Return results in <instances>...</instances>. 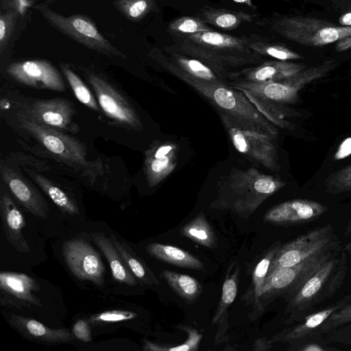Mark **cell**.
<instances>
[{
	"label": "cell",
	"instance_id": "1",
	"mask_svg": "<svg viewBox=\"0 0 351 351\" xmlns=\"http://www.w3.org/2000/svg\"><path fill=\"white\" fill-rule=\"evenodd\" d=\"M169 33L172 43L165 48L201 61L227 83L238 69L264 62L263 56L250 48V38L213 30L193 34Z\"/></svg>",
	"mask_w": 351,
	"mask_h": 351
},
{
	"label": "cell",
	"instance_id": "2",
	"mask_svg": "<svg viewBox=\"0 0 351 351\" xmlns=\"http://www.w3.org/2000/svg\"><path fill=\"white\" fill-rule=\"evenodd\" d=\"M208 99L216 108L222 122L276 138L278 130L241 90L227 82H210L186 76L178 77Z\"/></svg>",
	"mask_w": 351,
	"mask_h": 351
},
{
	"label": "cell",
	"instance_id": "3",
	"mask_svg": "<svg viewBox=\"0 0 351 351\" xmlns=\"http://www.w3.org/2000/svg\"><path fill=\"white\" fill-rule=\"evenodd\" d=\"M285 184L281 180L254 168L234 171L219 184L217 197L211 207L230 210L246 219Z\"/></svg>",
	"mask_w": 351,
	"mask_h": 351
},
{
	"label": "cell",
	"instance_id": "4",
	"mask_svg": "<svg viewBox=\"0 0 351 351\" xmlns=\"http://www.w3.org/2000/svg\"><path fill=\"white\" fill-rule=\"evenodd\" d=\"M347 253L341 251L326 261L287 302L286 324L299 322L315 306L332 298L342 286L348 271Z\"/></svg>",
	"mask_w": 351,
	"mask_h": 351
},
{
	"label": "cell",
	"instance_id": "5",
	"mask_svg": "<svg viewBox=\"0 0 351 351\" xmlns=\"http://www.w3.org/2000/svg\"><path fill=\"white\" fill-rule=\"evenodd\" d=\"M341 250V241L337 239L300 263L278 268L267 275L260 297L261 314L276 298L290 300L326 261Z\"/></svg>",
	"mask_w": 351,
	"mask_h": 351
},
{
	"label": "cell",
	"instance_id": "6",
	"mask_svg": "<svg viewBox=\"0 0 351 351\" xmlns=\"http://www.w3.org/2000/svg\"><path fill=\"white\" fill-rule=\"evenodd\" d=\"M271 27L287 40L312 47L326 45L351 36V26H338L309 16H283L274 20Z\"/></svg>",
	"mask_w": 351,
	"mask_h": 351
},
{
	"label": "cell",
	"instance_id": "7",
	"mask_svg": "<svg viewBox=\"0 0 351 351\" xmlns=\"http://www.w3.org/2000/svg\"><path fill=\"white\" fill-rule=\"evenodd\" d=\"M35 8L53 27L84 47L108 56L125 58V54L99 32L88 16L78 14L64 16L42 5Z\"/></svg>",
	"mask_w": 351,
	"mask_h": 351
},
{
	"label": "cell",
	"instance_id": "8",
	"mask_svg": "<svg viewBox=\"0 0 351 351\" xmlns=\"http://www.w3.org/2000/svg\"><path fill=\"white\" fill-rule=\"evenodd\" d=\"M336 66V61L330 60L280 81L258 83L255 86V93L261 99L278 106L295 103L299 91L305 85L324 76Z\"/></svg>",
	"mask_w": 351,
	"mask_h": 351
},
{
	"label": "cell",
	"instance_id": "9",
	"mask_svg": "<svg viewBox=\"0 0 351 351\" xmlns=\"http://www.w3.org/2000/svg\"><path fill=\"white\" fill-rule=\"evenodd\" d=\"M337 239L333 227L326 224L282 244L271 262L267 275L278 268L300 263Z\"/></svg>",
	"mask_w": 351,
	"mask_h": 351
},
{
	"label": "cell",
	"instance_id": "10",
	"mask_svg": "<svg viewBox=\"0 0 351 351\" xmlns=\"http://www.w3.org/2000/svg\"><path fill=\"white\" fill-rule=\"evenodd\" d=\"M235 149L265 168L278 171L280 169L274 138L258 132L241 129L223 122Z\"/></svg>",
	"mask_w": 351,
	"mask_h": 351
},
{
	"label": "cell",
	"instance_id": "11",
	"mask_svg": "<svg viewBox=\"0 0 351 351\" xmlns=\"http://www.w3.org/2000/svg\"><path fill=\"white\" fill-rule=\"evenodd\" d=\"M62 254L69 270L76 278L103 286L105 265L99 254L89 243L77 238L66 241Z\"/></svg>",
	"mask_w": 351,
	"mask_h": 351
},
{
	"label": "cell",
	"instance_id": "12",
	"mask_svg": "<svg viewBox=\"0 0 351 351\" xmlns=\"http://www.w3.org/2000/svg\"><path fill=\"white\" fill-rule=\"evenodd\" d=\"M20 121L50 152L68 162L84 164L86 152L77 141L54 130L52 128L36 122L23 113L19 115Z\"/></svg>",
	"mask_w": 351,
	"mask_h": 351
},
{
	"label": "cell",
	"instance_id": "13",
	"mask_svg": "<svg viewBox=\"0 0 351 351\" xmlns=\"http://www.w3.org/2000/svg\"><path fill=\"white\" fill-rule=\"evenodd\" d=\"M325 205L306 199H295L271 208L263 221L276 226H297L315 220L328 210Z\"/></svg>",
	"mask_w": 351,
	"mask_h": 351
},
{
	"label": "cell",
	"instance_id": "14",
	"mask_svg": "<svg viewBox=\"0 0 351 351\" xmlns=\"http://www.w3.org/2000/svg\"><path fill=\"white\" fill-rule=\"evenodd\" d=\"M104 112L115 121L137 128L141 122L130 104L109 83L95 73L87 75Z\"/></svg>",
	"mask_w": 351,
	"mask_h": 351
},
{
	"label": "cell",
	"instance_id": "15",
	"mask_svg": "<svg viewBox=\"0 0 351 351\" xmlns=\"http://www.w3.org/2000/svg\"><path fill=\"white\" fill-rule=\"evenodd\" d=\"M7 71L21 83L39 88L63 90L64 85L58 70L45 60H33L11 64Z\"/></svg>",
	"mask_w": 351,
	"mask_h": 351
},
{
	"label": "cell",
	"instance_id": "16",
	"mask_svg": "<svg viewBox=\"0 0 351 351\" xmlns=\"http://www.w3.org/2000/svg\"><path fill=\"white\" fill-rule=\"evenodd\" d=\"M0 289L2 304L43 306L40 300L33 293L40 290L39 284L27 274L1 271Z\"/></svg>",
	"mask_w": 351,
	"mask_h": 351
},
{
	"label": "cell",
	"instance_id": "17",
	"mask_svg": "<svg viewBox=\"0 0 351 351\" xmlns=\"http://www.w3.org/2000/svg\"><path fill=\"white\" fill-rule=\"evenodd\" d=\"M306 69L303 64L288 61L269 60L245 68L232 73L229 81H243L249 82H272L285 80Z\"/></svg>",
	"mask_w": 351,
	"mask_h": 351
},
{
	"label": "cell",
	"instance_id": "18",
	"mask_svg": "<svg viewBox=\"0 0 351 351\" xmlns=\"http://www.w3.org/2000/svg\"><path fill=\"white\" fill-rule=\"evenodd\" d=\"M177 152L178 146L170 141L156 143L147 151L145 173L149 186L159 184L173 171Z\"/></svg>",
	"mask_w": 351,
	"mask_h": 351
},
{
	"label": "cell",
	"instance_id": "19",
	"mask_svg": "<svg viewBox=\"0 0 351 351\" xmlns=\"http://www.w3.org/2000/svg\"><path fill=\"white\" fill-rule=\"evenodd\" d=\"M23 113L40 124L65 130L71 124L73 110L67 101L56 99L34 101Z\"/></svg>",
	"mask_w": 351,
	"mask_h": 351
},
{
	"label": "cell",
	"instance_id": "20",
	"mask_svg": "<svg viewBox=\"0 0 351 351\" xmlns=\"http://www.w3.org/2000/svg\"><path fill=\"white\" fill-rule=\"evenodd\" d=\"M240 271V265L237 261H233L227 270L222 287L221 298L212 319V324L218 326V330L215 337V344L224 342L228 338L226 332L229 327L228 310L237 294Z\"/></svg>",
	"mask_w": 351,
	"mask_h": 351
},
{
	"label": "cell",
	"instance_id": "21",
	"mask_svg": "<svg viewBox=\"0 0 351 351\" xmlns=\"http://www.w3.org/2000/svg\"><path fill=\"white\" fill-rule=\"evenodd\" d=\"M351 302V295H346L337 300L335 303L327 307L312 312L302 317L295 325L285 328L279 333L270 338L271 341L289 342L301 338L314 331H317L319 327L334 313Z\"/></svg>",
	"mask_w": 351,
	"mask_h": 351
},
{
	"label": "cell",
	"instance_id": "22",
	"mask_svg": "<svg viewBox=\"0 0 351 351\" xmlns=\"http://www.w3.org/2000/svg\"><path fill=\"white\" fill-rule=\"evenodd\" d=\"M282 244L280 241L273 243L261 255L259 261L253 269L251 282L241 298V300L245 305L252 307V311L249 315L251 319L255 320L262 315L260 310L261 294L271 262Z\"/></svg>",
	"mask_w": 351,
	"mask_h": 351
},
{
	"label": "cell",
	"instance_id": "23",
	"mask_svg": "<svg viewBox=\"0 0 351 351\" xmlns=\"http://www.w3.org/2000/svg\"><path fill=\"white\" fill-rule=\"evenodd\" d=\"M1 171L3 180L19 202L32 214L46 219L48 206L39 193L8 167L1 165Z\"/></svg>",
	"mask_w": 351,
	"mask_h": 351
},
{
	"label": "cell",
	"instance_id": "24",
	"mask_svg": "<svg viewBox=\"0 0 351 351\" xmlns=\"http://www.w3.org/2000/svg\"><path fill=\"white\" fill-rule=\"evenodd\" d=\"M0 205L3 228L7 240L18 252H30V247L22 234L25 226L24 218L6 192H1Z\"/></svg>",
	"mask_w": 351,
	"mask_h": 351
},
{
	"label": "cell",
	"instance_id": "25",
	"mask_svg": "<svg viewBox=\"0 0 351 351\" xmlns=\"http://www.w3.org/2000/svg\"><path fill=\"white\" fill-rule=\"evenodd\" d=\"M10 324L25 336L40 341L60 343L74 340V335L66 328H50L42 323L22 316L13 315Z\"/></svg>",
	"mask_w": 351,
	"mask_h": 351
},
{
	"label": "cell",
	"instance_id": "26",
	"mask_svg": "<svg viewBox=\"0 0 351 351\" xmlns=\"http://www.w3.org/2000/svg\"><path fill=\"white\" fill-rule=\"evenodd\" d=\"M93 241L104 254L110 267L114 280L134 286L137 284L136 277L128 269L119 252L113 244L110 237L101 232H90Z\"/></svg>",
	"mask_w": 351,
	"mask_h": 351
},
{
	"label": "cell",
	"instance_id": "27",
	"mask_svg": "<svg viewBox=\"0 0 351 351\" xmlns=\"http://www.w3.org/2000/svg\"><path fill=\"white\" fill-rule=\"evenodd\" d=\"M146 250L148 254L154 258L168 264L195 270L204 269V264L202 261L189 252L179 247L159 243H152L147 245Z\"/></svg>",
	"mask_w": 351,
	"mask_h": 351
},
{
	"label": "cell",
	"instance_id": "28",
	"mask_svg": "<svg viewBox=\"0 0 351 351\" xmlns=\"http://www.w3.org/2000/svg\"><path fill=\"white\" fill-rule=\"evenodd\" d=\"M110 239L128 269L141 283L147 285L159 284L158 280L147 264L125 242L119 240L114 234H110Z\"/></svg>",
	"mask_w": 351,
	"mask_h": 351
},
{
	"label": "cell",
	"instance_id": "29",
	"mask_svg": "<svg viewBox=\"0 0 351 351\" xmlns=\"http://www.w3.org/2000/svg\"><path fill=\"white\" fill-rule=\"evenodd\" d=\"M198 18L206 24L224 29H236L241 24L252 20V16L245 12L213 8H203Z\"/></svg>",
	"mask_w": 351,
	"mask_h": 351
},
{
	"label": "cell",
	"instance_id": "30",
	"mask_svg": "<svg viewBox=\"0 0 351 351\" xmlns=\"http://www.w3.org/2000/svg\"><path fill=\"white\" fill-rule=\"evenodd\" d=\"M161 276L171 289L189 304L194 303L203 293L202 285L190 276L165 269Z\"/></svg>",
	"mask_w": 351,
	"mask_h": 351
},
{
	"label": "cell",
	"instance_id": "31",
	"mask_svg": "<svg viewBox=\"0 0 351 351\" xmlns=\"http://www.w3.org/2000/svg\"><path fill=\"white\" fill-rule=\"evenodd\" d=\"M180 232L183 237L204 247L213 248L217 245L215 233L203 213H199L183 226Z\"/></svg>",
	"mask_w": 351,
	"mask_h": 351
},
{
	"label": "cell",
	"instance_id": "32",
	"mask_svg": "<svg viewBox=\"0 0 351 351\" xmlns=\"http://www.w3.org/2000/svg\"><path fill=\"white\" fill-rule=\"evenodd\" d=\"M22 14L15 0H4L0 10V51L3 53L14 29L19 16Z\"/></svg>",
	"mask_w": 351,
	"mask_h": 351
},
{
	"label": "cell",
	"instance_id": "33",
	"mask_svg": "<svg viewBox=\"0 0 351 351\" xmlns=\"http://www.w3.org/2000/svg\"><path fill=\"white\" fill-rule=\"evenodd\" d=\"M114 8L130 21L138 22L157 9L155 0H114Z\"/></svg>",
	"mask_w": 351,
	"mask_h": 351
},
{
	"label": "cell",
	"instance_id": "34",
	"mask_svg": "<svg viewBox=\"0 0 351 351\" xmlns=\"http://www.w3.org/2000/svg\"><path fill=\"white\" fill-rule=\"evenodd\" d=\"M33 178L44 192L62 212L70 215L79 214V209L77 205L59 187L37 173H34Z\"/></svg>",
	"mask_w": 351,
	"mask_h": 351
},
{
	"label": "cell",
	"instance_id": "35",
	"mask_svg": "<svg viewBox=\"0 0 351 351\" xmlns=\"http://www.w3.org/2000/svg\"><path fill=\"white\" fill-rule=\"evenodd\" d=\"M177 328L185 331L187 334V339L184 343L168 347L145 340L143 349L147 351H197L203 336L202 334L191 326H178Z\"/></svg>",
	"mask_w": 351,
	"mask_h": 351
},
{
	"label": "cell",
	"instance_id": "36",
	"mask_svg": "<svg viewBox=\"0 0 351 351\" xmlns=\"http://www.w3.org/2000/svg\"><path fill=\"white\" fill-rule=\"evenodd\" d=\"M250 48L262 56H269L278 60L288 61L302 59L303 57L291 49L276 43L264 42L252 39L250 44Z\"/></svg>",
	"mask_w": 351,
	"mask_h": 351
},
{
	"label": "cell",
	"instance_id": "37",
	"mask_svg": "<svg viewBox=\"0 0 351 351\" xmlns=\"http://www.w3.org/2000/svg\"><path fill=\"white\" fill-rule=\"evenodd\" d=\"M289 350L292 351H338L339 348L330 346L324 335L314 331L301 338L291 341Z\"/></svg>",
	"mask_w": 351,
	"mask_h": 351
},
{
	"label": "cell",
	"instance_id": "38",
	"mask_svg": "<svg viewBox=\"0 0 351 351\" xmlns=\"http://www.w3.org/2000/svg\"><path fill=\"white\" fill-rule=\"evenodd\" d=\"M61 69L78 100L93 110H98L94 97L82 80L68 66L61 65Z\"/></svg>",
	"mask_w": 351,
	"mask_h": 351
},
{
	"label": "cell",
	"instance_id": "39",
	"mask_svg": "<svg viewBox=\"0 0 351 351\" xmlns=\"http://www.w3.org/2000/svg\"><path fill=\"white\" fill-rule=\"evenodd\" d=\"M169 32L180 34H193L212 30L207 24L199 18L182 16L169 23Z\"/></svg>",
	"mask_w": 351,
	"mask_h": 351
},
{
	"label": "cell",
	"instance_id": "40",
	"mask_svg": "<svg viewBox=\"0 0 351 351\" xmlns=\"http://www.w3.org/2000/svg\"><path fill=\"white\" fill-rule=\"evenodd\" d=\"M325 187L331 194L351 191V164L332 173L326 180Z\"/></svg>",
	"mask_w": 351,
	"mask_h": 351
},
{
	"label": "cell",
	"instance_id": "41",
	"mask_svg": "<svg viewBox=\"0 0 351 351\" xmlns=\"http://www.w3.org/2000/svg\"><path fill=\"white\" fill-rule=\"evenodd\" d=\"M351 322V302L332 314L318 328L324 335L342 325Z\"/></svg>",
	"mask_w": 351,
	"mask_h": 351
},
{
	"label": "cell",
	"instance_id": "42",
	"mask_svg": "<svg viewBox=\"0 0 351 351\" xmlns=\"http://www.w3.org/2000/svg\"><path fill=\"white\" fill-rule=\"evenodd\" d=\"M137 317L134 312L123 310H112L96 314L90 318L91 323H114L130 320Z\"/></svg>",
	"mask_w": 351,
	"mask_h": 351
},
{
	"label": "cell",
	"instance_id": "43",
	"mask_svg": "<svg viewBox=\"0 0 351 351\" xmlns=\"http://www.w3.org/2000/svg\"><path fill=\"white\" fill-rule=\"evenodd\" d=\"M324 337L330 343L351 346V322L324 334Z\"/></svg>",
	"mask_w": 351,
	"mask_h": 351
},
{
	"label": "cell",
	"instance_id": "44",
	"mask_svg": "<svg viewBox=\"0 0 351 351\" xmlns=\"http://www.w3.org/2000/svg\"><path fill=\"white\" fill-rule=\"evenodd\" d=\"M73 334L78 339L84 342L92 340L89 325L84 319H79L75 322L73 328Z\"/></svg>",
	"mask_w": 351,
	"mask_h": 351
},
{
	"label": "cell",
	"instance_id": "45",
	"mask_svg": "<svg viewBox=\"0 0 351 351\" xmlns=\"http://www.w3.org/2000/svg\"><path fill=\"white\" fill-rule=\"evenodd\" d=\"M272 344L273 343L270 339H258L254 342L252 350L255 351H267L271 349Z\"/></svg>",
	"mask_w": 351,
	"mask_h": 351
},
{
	"label": "cell",
	"instance_id": "46",
	"mask_svg": "<svg viewBox=\"0 0 351 351\" xmlns=\"http://www.w3.org/2000/svg\"><path fill=\"white\" fill-rule=\"evenodd\" d=\"M351 153V138L346 139L339 147L335 155L337 158H341Z\"/></svg>",
	"mask_w": 351,
	"mask_h": 351
},
{
	"label": "cell",
	"instance_id": "47",
	"mask_svg": "<svg viewBox=\"0 0 351 351\" xmlns=\"http://www.w3.org/2000/svg\"><path fill=\"white\" fill-rule=\"evenodd\" d=\"M351 48V36L343 38L337 41L335 49L337 51H343Z\"/></svg>",
	"mask_w": 351,
	"mask_h": 351
},
{
	"label": "cell",
	"instance_id": "48",
	"mask_svg": "<svg viewBox=\"0 0 351 351\" xmlns=\"http://www.w3.org/2000/svg\"><path fill=\"white\" fill-rule=\"evenodd\" d=\"M351 234V220L348 221L347 227L346 228L345 234L348 235ZM342 250L345 251L350 258V275L351 276V240L343 247Z\"/></svg>",
	"mask_w": 351,
	"mask_h": 351
},
{
	"label": "cell",
	"instance_id": "49",
	"mask_svg": "<svg viewBox=\"0 0 351 351\" xmlns=\"http://www.w3.org/2000/svg\"><path fill=\"white\" fill-rule=\"evenodd\" d=\"M339 23L342 26H351V10H349L339 18Z\"/></svg>",
	"mask_w": 351,
	"mask_h": 351
},
{
	"label": "cell",
	"instance_id": "50",
	"mask_svg": "<svg viewBox=\"0 0 351 351\" xmlns=\"http://www.w3.org/2000/svg\"><path fill=\"white\" fill-rule=\"evenodd\" d=\"M15 1L18 2L22 12H23V11H24V9L26 7H27V5L29 4L27 0H15Z\"/></svg>",
	"mask_w": 351,
	"mask_h": 351
},
{
	"label": "cell",
	"instance_id": "51",
	"mask_svg": "<svg viewBox=\"0 0 351 351\" xmlns=\"http://www.w3.org/2000/svg\"><path fill=\"white\" fill-rule=\"evenodd\" d=\"M232 1H234L236 3H238L245 4L247 6H250V7H252L253 6L252 0H232Z\"/></svg>",
	"mask_w": 351,
	"mask_h": 351
}]
</instances>
